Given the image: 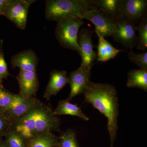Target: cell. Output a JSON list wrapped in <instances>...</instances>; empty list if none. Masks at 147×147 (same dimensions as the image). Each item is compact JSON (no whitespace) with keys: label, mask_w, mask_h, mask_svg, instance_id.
Listing matches in <instances>:
<instances>
[{"label":"cell","mask_w":147,"mask_h":147,"mask_svg":"<svg viewBox=\"0 0 147 147\" xmlns=\"http://www.w3.org/2000/svg\"><path fill=\"white\" fill-rule=\"evenodd\" d=\"M82 94L85 102L91 104L107 118L110 147H113L118 130L119 115V98L115 87L90 81Z\"/></svg>","instance_id":"6da1fadb"},{"label":"cell","mask_w":147,"mask_h":147,"mask_svg":"<svg viewBox=\"0 0 147 147\" xmlns=\"http://www.w3.org/2000/svg\"><path fill=\"white\" fill-rule=\"evenodd\" d=\"M49 105L40 101L29 113L11 122V127L27 141L41 134L60 132L61 120Z\"/></svg>","instance_id":"7a4b0ae2"},{"label":"cell","mask_w":147,"mask_h":147,"mask_svg":"<svg viewBox=\"0 0 147 147\" xmlns=\"http://www.w3.org/2000/svg\"><path fill=\"white\" fill-rule=\"evenodd\" d=\"M96 9L94 1L91 0H47L45 17L47 20H58L67 16L80 18L85 12Z\"/></svg>","instance_id":"3957f363"},{"label":"cell","mask_w":147,"mask_h":147,"mask_svg":"<svg viewBox=\"0 0 147 147\" xmlns=\"http://www.w3.org/2000/svg\"><path fill=\"white\" fill-rule=\"evenodd\" d=\"M55 35L56 39L62 47L80 54L78 36L80 27L84 22L80 18L67 16L57 21Z\"/></svg>","instance_id":"277c9868"},{"label":"cell","mask_w":147,"mask_h":147,"mask_svg":"<svg viewBox=\"0 0 147 147\" xmlns=\"http://www.w3.org/2000/svg\"><path fill=\"white\" fill-rule=\"evenodd\" d=\"M35 1L33 0H11L2 12L1 15L10 20L18 28L24 30L27 26L29 8Z\"/></svg>","instance_id":"5b68a950"},{"label":"cell","mask_w":147,"mask_h":147,"mask_svg":"<svg viewBox=\"0 0 147 147\" xmlns=\"http://www.w3.org/2000/svg\"><path fill=\"white\" fill-rule=\"evenodd\" d=\"M115 21L117 31L112 36L114 40L126 48L132 49L137 45L138 37L136 34V25L121 16Z\"/></svg>","instance_id":"8992f818"},{"label":"cell","mask_w":147,"mask_h":147,"mask_svg":"<svg viewBox=\"0 0 147 147\" xmlns=\"http://www.w3.org/2000/svg\"><path fill=\"white\" fill-rule=\"evenodd\" d=\"M94 32L92 30L83 28L78 34V43L80 49L79 55L82 60L81 65L91 68L97 59L92 39Z\"/></svg>","instance_id":"52a82bcc"},{"label":"cell","mask_w":147,"mask_h":147,"mask_svg":"<svg viewBox=\"0 0 147 147\" xmlns=\"http://www.w3.org/2000/svg\"><path fill=\"white\" fill-rule=\"evenodd\" d=\"M91 67L81 65L76 70L71 71L67 79V84L70 86L71 90L67 98L70 101L74 98L82 94L90 78Z\"/></svg>","instance_id":"ba28073f"},{"label":"cell","mask_w":147,"mask_h":147,"mask_svg":"<svg viewBox=\"0 0 147 147\" xmlns=\"http://www.w3.org/2000/svg\"><path fill=\"white\" fill-rule=\"evenodd\" d=\"M80 19L91 22L95 26V30L104 38L112 36L117 31L115 21L108 19L96 9L88 11L81 16Z\"/></svg>","instance_id":"9c48e42d"},{"label":"cell","mask_w":147,"mask_h":147,"mask_svg":"<svg viewBox=\"0 0 147 147\" xmlns=\"http://www.w3.org/2000/svg\"><path fill=\"white\" fill-rule=\"evenodd\" d=\"M40 101L35 97L24 98L19 94H16L14 100L3 114L12 122L29 113Z\"/></svg>","instance_id":"30bf717a"},{"label":"cell","mask_w":147,"mask_h":147,"mask_svg":"<svg viewBox=\"0 0 147 147\" xmlns=\"http://www.w3.org/2000/svg\"><path fill=\"white\" fill-rule=\"evenodd\" d=\"M147 0H122L119 16L136 24L147 15Z\"/></svg>","instance_id":"8fae6325"},{"label":"cell","mask_w":147,"mask_h":147,"mask_svg":"<svg viewBox=\"0 0 147 147\" xmlns=\"http://www.w3.org/2000/svg\"><path fill=\"white\" fill-rule=\"evenodd\" d=\"M16 78L19 85V94L21 97L24 98L34 97L39 84L36 71L20 70Z\"/></svg>","instance_id":"7c38bea8"},{"label":"cell","mask_w":147,"mask_h":147,"mask_svg":"<svg viewBox=\"0 0 147 147\" xmlns=\"http://www.w3.org/2000/svg\"><path fill=\"white\" fill-rule=\"evenodd\" d=\"M38 59L33 50H24L13 55L11 59L12 68H20V70L26 71H36Z\"/></svg>","instance_id":"4fadbf2b"},{"label":"cell","mask_w":147,"mask_h":147,"mask_svg":"<svg viewBox=\"0 0 147 147\" xmlns=\"http://www.w3.org/2000/svg\"><path fill=\"white\" fill-rule=\"evenodd\" d=\"M50 79L47 84L43 97L47 100L53 96H56L67 84V72L65 70H52L50 74Z\"/></svg>","instance_id":"5bb4252c"},{"label":"cell","mask_w":147,"mask_h":147,"mask_svg":"<svg viewBox=\"0 0 147 147\" xmlns=\"http://www.w3.org/2000/svg\"><path fill=\"white\" fill-rule=\"evenodd\" d=\"M122 0H96L95 7L108 19L115 21L119 16Z\"/></svg>","instance_id":"9a60e30c"},{"label":"cell","mask_w":147,"mask_h":147,"mask_svg":"<svg viewBox=\"0 0 147 147\" xmlns=\"http://www.w3.org/2000/svg\"><path fill=\"white\" fill-rule=\"evenodd\" d=\"M98 38L97 46V61L101 62H105L114 59L118 53L123 52L114 47L110 42L102 36L96 30H95Z\"/></svg>","instance_id":"2e32d148"},{"label":"cell","mask_w":147,"mask_h":147,"mask_svg":"<svg viewBox=\"0 0 147 147\" xmlns=\"http://www.w3.org/2000/svg\"><path fill=\"white\" fill-rule=\"evenodd\" d=\"M53 114L58 116L63 115L75 116L85 121H88L90 119L82 112L81 108L78 107L77 104H72L67 99L59 101L57 108L53 111Z\"/></svg>","instance_id":"e0dca14e"},{"label":"cell","mask_w":147,"mask_h":147,"mask_svg":"<svg viewBox=\"0 0 147 147\" xmlns=\"http://www.w3.org/2000/svg\"><path fill=\"white\" fill-rule=\"evenodd\" d=\"M127 75V87L137 88L147 92V69H131L128 71Z\"/></svg>","instance_id":"ac0fdd59"},{"label":"cell","mask_w":147,"mask_h":147,"mask_svg":"<svg viewBox=\"0 0 147 147\" xmlns=\"http://www.w3.org/2000/svg\"><path fill=\"white\" fill-rule=\"evenodd\" d=\"M59 137L53 133L37 136L26 141L27 147H57Z\"/></svg>","instance_id":"d6986e66"},{"label":"cell","mask_w":147,"mask_h":147,"mask_svg":"<svg viewBox=\"0 0 147 147\" xmlns=\"http://www.w3.org/2000/svg\"><path fill=\"white\" fill-rule=\"evenodd\" d=\"M57 147H81L77 140L76 131L69 129L60 131Z\"/></svg>","instance_id":"ffe728a7"},{"label":"cell","mask_w":147,"mask_h":147,"mask_svg":"<svg viewBox=\"0 0 147 147\" xmlns=\"http://www.w3.org/2000/svg\"><path fill=\"white\" fill-rule=\"evenodd\" d=\"M137 31L138 32L139 37L137 49L144 51L147 48V15L144 17L136 26Z\"/></svg>","instance_id":"44dd1931"},{"label":"cell","mask_w":147,"mask_h":147,"mask_svg":"<svg viewBox=\"0 0 147 147\" xmlns=\"http://www.w3.org/2000/svg\"><path fill=\"white\" fill-rule=\"evenodd\" d=\"M4 137L8 147H27L26 141L11 126Z\"/></svg>","instance_id":"7402d4cb"},{"label":"cell","mask_w":147,"mask_h":147,"mask_svg":"<svg viewBox=\"0 0 147 147\" xmlns=\"http://www.w3.org/2000/svg\"><path fill=\"white\" fill-rule=\"evenodd\" d=\"M15 95L9 92L0 84V113L3 114L9 108L15 99Z\"/></svg>","instance_id":"603a6c76"},{"label":"cell","mask_w":147,"mask_h":147,"mask_svg":"<svg viewBox=\"0 0 147 147\" xmlns=\"http://www.w3.org/2000/svg\"><path fill=\"white\" fill-rule=\"evenodd\" d=\"M127 57L130 61L138 66L140 69H147V52L137 54L132 49H130Z\"/></svg>","instance_id":"cb8c5ba5"},{"label":"cell","mask_w":147,"mask_h":147,"mask_svg":"<svg viewBox=\"0 0 147 147\" xmlns=\"http://www.w3.org/2000/svg\"><path fill=\"white\" fill-rule=\"evenodd\" d=\"M3 40H0V84L2 85L4 79H7L10 75L8 71L7 64L5 58L4 53L3 50Z\"/></svg>","instance_id":"d4e9b609"},{"label":"cell","mask_w":147,"mask_h":147,"mask_svg":"<svg viewBox=\"0 0 147 147\" xmlns=\"http://www.w3.org/2000/svg\"><path fill=\"white\" fill-rule=\"evenodd\" d=\"M11 122L3 114L0 113V138L5 136L7 129L11 125Z\"/></svg>","instance_id":"484cf974"},{"label":"cell","mask_w":147,"mask_h":147,"mask_svg":"<svg viewBox=\"0 0 147 147\" xmlns=\"http://www.w3.org/2000/svg\"><path fill=\"white\" fill-rule=\"evenodd\" d=\"M11 1V0H0V12H2Z\"/></svg>","instance_id":"4316f807"},{"label":"cell","mask_w":147,"mask_h":147,"mask_svg":"<svg viewBox=\"0 0 147 147\" xmlns=\"http://www.w3.org/2000/svg\"><path fill=\"white\" fill-rule=\"evenodd\" d=\"M0 147H8L5 140L2 138H0Z\"/></svg>","instance_id":"83f0119b"},{"label":"cell","mask_w":147,"mask_h":147,"mask_svg":"<svg viewBox=\"0 0 147 147\" xmlns=\"http://www.w3.org/2000/svg\"><path fill=\"white\" fill-rule=\"evenodd\" d=\"M1 12H0V16H1Z\"/></svg>","instance_id":"f1b7e54d"},{"label":"cell","mask_w":147,"mask_h":147,"mask_svg":"<svg viewBox=\"0 0 147 147\" xmlns=\"http://www.w3.org/2000/svg\"></svg>","instance_id":"f546056e"},{"label":"cell","mask_w":147,"mask_h":147,"mask_svg":"<svg viewBox=\"0 0 147 147\" xmlns=\"http://www.w3.org/2000/svg\"></svg>","instance_id":"4dcf8cb0"}]
</instances>
